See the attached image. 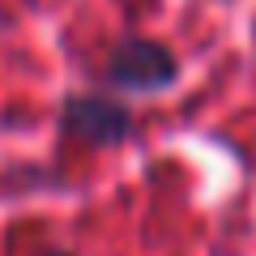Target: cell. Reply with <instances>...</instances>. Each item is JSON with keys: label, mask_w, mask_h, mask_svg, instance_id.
Here are the masks:
<instances>
[{"label": "cell", "mask_w": 256, "mask_h": 256, "mask_svg": "<svg viewBox=\"0 0 256 256\" xmlns=\"http://www.w3.org/2000/svg\"><path fill=\"white\" fill-rule=\"evenodd\" d=\"M111 82L124 90H162L175 82V60L158 43H124L111 56Z\"/></svg>", "instance_id": "cell-1"}, {"label": "cell", "mask_w": 256, "mask_h": 256, "mask_svg": "<svg viewBox=\"0 0 256 256\" xmlns=\"http://www.w3.org/2000/svg\"><path fill=\"white\" fill-rule=\"evenodd\" d=\"M64 120H68L73 132L94 137V141H120L124 128H128L124 107H116V102H107V98H73Z\"/></svg>", "instance_id": "cell-2"}]
</instances>
